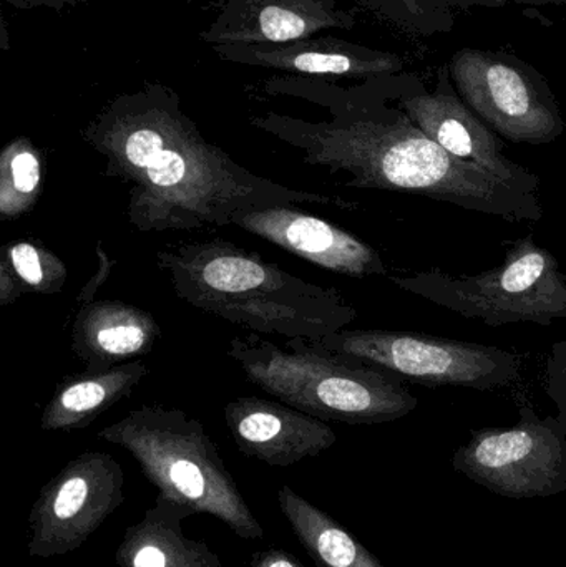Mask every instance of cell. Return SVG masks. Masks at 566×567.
Returning <instances> with one entry per match:
<instances>
[{"mask_svg":"<svg viewBox=\"0 0 566 567\" xmlns=\"http://www.w3.org/2000/svg\"><path fill=\"white\" fill-rule=\"evenodd\" d=\"M366 9L419 37L447 33L454 29L457 17L475 7L497 9L498 0H358Z\"/></svg>","mask_w":566,"mask_h":567,"instance_id":"7402d4cb","label":"cell"},{"mask_svg":"<svg viewBox=\"0 0 566 567\" xmlns=\"http://www.w3.org/2000/svg\"><path fill=\"white\" fill-rule=\"evenodd\" d=\"M308 342L394 373L404 382L425 386L494 392L512 385L521 377L522 362L517 353L449 337L344 329Z\"/></svg>","mask_w":566,"mask_h":567,"instance_id":"52a82bcc","label":"cell"},{"mask_svg":"<svg viewBox=\"0 0 566 567\" xmlns=\"http://www.w3.org/2000/svg\"><path fill=\"white\" fill-rule=\"evenodd\" d=\"M517 425L481 429L452 456L455 472L511 499L548 498L566 492V435L557 416L518 406Z\"/></svg>","mask_w":566,"mask_h":567,"instance_id":"9c48e42d","label":"cell"},{"mask_svg":"<svg viewBox=\"0 0 566 567\" xmlns=\"http://www.w3.org/2000/svg\"><path fill=\"white\" fill-rule=\"evenodd\" d=\"M354 23L336 0H229L202 40L209 45L289 43L321 30H351Z\"/></svg>","mask_w":566,"mask_h":567,"instance_id":"9a60e30c","label":"cell"},{"mask_svg":"<svg viewBox=\"0 0 566 567\" xmlns=\"http://www.w3.org/2000/svg\"><path fill=\"white\" fill-rule=\"evenodd\" d=\"M96 256H99V271H96V275L85 284L82 292H80V306H85V303L92 302L93 296L99 292L100 287H102L103 284L106 282V279L110 278V275H112L113 271V266H115V261H112L110 256L106 255L105 249H103L102 243L96 245Z\"/></svg>","mask_w":566,"mask_h":567,"instance_id":"cb8c5ba5","label":"cell"},{"mask_svg":"<svg viewBox=\"0 0 566 567\" xmlns=\"http://www.w3.org/2000/svg\"><path fill=\"white\" fill-rule=\"evenodd\" d=\"M2 2L20 10L50 9L62 12V10L70 9V7L82 6L89 0H2Z\"/></svg>","mask_w":566,"mask_h":567,"instance_id":"484cf974","label":"cell"},{"mask_svg":"<svg viewBox=\"0 0 566 567\" xmlns=\"http://www.w3.org/2000/svg\"><path fill=\"white\" fill-rule=\"evenodd\" d=\"M213 50L228 62L296 75L369 80L398 75L405 66L404 59L398 53L328 35L265 45H213Z\"/></svg>","mask_w":566,"mask_h":567,"instance_id":"5bb4252c","label":"cell"},{"mask_svg":"<svg viewBox=\"0 0 566 567\" xmlns=\"http://www.w3.org/2000/svg\"><path fill=\"white\" fill-rule=\"evenodd\" d=\"M502 6L505 3H522V6H566V0H498Z\"/></svg>","mask_w":566,"mask_h":567,"instance_id":"4316f807","label":"cell"},{"mask_svg":"<svg viewBox=\"0 0 566 567\" xmlns=\"http://www.w3.org/2000/svg\"><path fill=\"white\" fill-rule=\"evenodd\" d=\"M391 282L491 327L566 320V275L555 255L528 235L505 241L502 265L474 276L454 278L441 269L391 276Z\"/></svg>","mask_w":566,"mask_h":567,"instance_id":"8992f818","label":"cell"},{"mask_svg":"<svg viewBox=\"0 0 566 567\" xmlns=\"http://www.w3.org/2000/svg\"><path fill=\"white\" fill-rule=\"evenodd\" d=\"M82 138L102 156L105 175L126 186V218L140 233L225 228L236 213L271 206L359 209L341 196L288 188L248 172L206 142L178 93L163 83L113 96Z\"/></svg>","mask_w":566,"mask_h":567,"instance_id":"6da1fadb","label":"cell"},{"mask_svg":"<svg viewBox=\"0 0 566 567\" xmlns=\"http://www.w3.org/2000/svg\"><path fill=\"white\" fill-rule=\"evenodd\" d=\"M246 567H305V565L291 553L272 548L256 551Z\"/></svg>","mask_w":566,"mask_h":567,"instance_id":"d4e9b609","label":"cell"},{"mask_svg":"<svg viewBox=\"0 0 566 567\" xmlns=\"http://www.w3.org/2000/svg\"><path fill=\"white\" fill-rule=\"evenodd\" d=\"M399 75L352 89H322L325 122L268 112L249 120L259 132L301 153L306 165L346 175V188L409 193L508 223H538V195L518 192L471 163L449 155L395 105Z\"/></svg>","mask_w":566,"mask_h":567,"instance_id":"7a4b0ae2","label":"cell"},{"mask_svg":"<svg viewBox=\"0 0 566 567\" xmlns=\"http://www.w3.org/2000/svg\"><path fill=\"white\" fill-rule=\"evenodd\" d=\"M447 66L459 96L501 138L537 146L564 135L554 90L531 63L495 50L461 49Z\"/></svg>","mask_w":566,"mask_h":567,"instance_id":"ba28073f","label":"cell"},{"mask_svg":"<svg viewBox=\"0 0 566 567\" xmlns=\"http://www.w3.org/2000/svg\"><path fill=\"white\" fill-rule=\"evenodd\" d=\"M228 357L249 383L325 422L379 425L404 419L419 405L394 373L318 349L306 339L279 347L251 332L229 342Z\"/></svg>","mask_w":566,"mask_h":567,"instance_id":"277c9868","label":"cell"},{"mask_svg":"<svg viewBox=\"0 0 566 567\" xmlns=\"http://www.w3.org/2000/svg\"><path fill=\"white\" fill-rule=\"evenodd\" d=\"M547 393L557 405V420L566 435V339L552 346L547 362Z\"/></svg>","mask_w":566,"mask_h":567,"instance_id":"603a6c76","label":"cell"},{"mask_svg":"<svg viewBox=\"0 0 566 567\" xmlns=\"http://www.w3.org/2000/svg\"><path fill=\"white\" fill-rule=\"evenodd\" d=\"M150 369L143 360H132L102 372L69 377L56 386L40 416L43 432H75L92 425L106 410L128 399Z\"/></svg>","mask_w":566,"mask_h":567,"instance_id":"ac0fdd59","label":"cell"},{"mask_svg":"<svg viewBox=\"0 0 566 567\" xmlns=\"http://www.w3.org/2000/svg\"><path fill=\"white\" fill-rule=\"evenodd\" d=\"M45 179L42 152L27 136L10 140L0 153V218L16 221L29 215Z\"/></svg>","mask_w":566,"mask_h":567,"instance_id":"44dd1931","label":"cell"},{"mask_svg":"<svg viewBox=\"0 0 566 567\" xmlns=\"http://www.w3.org/2000/svg\"><path fill=\"white\" fill-rule=\"evenodd\" d=\"M96 436L128 452L159 493L188 506L195 515L218 518L248 542L265 536L198 419L150 403L99 430Z\"/></svg>","mask_w":566,"mask_h":567,"instance_id":"5b68a950","label":"cell"},{"mask_svg":"<svg viewBox=\"0 0 566 567\" xmlns=\"http://www.w3.org/2000/svg\"><path fill=\"white\" fill-rule=\"evenodd\" d=\"M125 475L109 453L85 452L43 485L29 515L32 558L49 559L82 548L125 502Z\"/></svg>","mask_w":566,"mask_h":567,"instance_id":"30bf717a","label":"cell"},{"mask_svg":"<svg viewBox=\"0 0 566 567\" xmlns=\"http://www.w3.org/2000/svg\"><path fill=\"white\" fill-rule=\"evenodd\" d=\"M162 339L152 312L122 300L80 306L72 326V350L89 372H102L148 353Z\"/></svg>","mask_w":566,"mask_h":567,"instance_id":"2e32d148","label":"cell"},{"mask_svg":"<svg viewBox=\"0 0 566 567\" xmlns=\"http://www.w3.org/2000/svg\"><path fill=\"white\" fill-rule=\"evenodd\" d=\"M156 265L179 300L259 336L322 339L358 317L339 290L302 281L225 239L176 243Z\"/></svg>","mask_w":566,"mask_h":567,"instance_id":"3957f363","label":"cell"},{"mask_svg":"<svg viewBox=\"0 0 566 567\" xmlns=\"http://www.w3.org/2000/svg\"><path fill=\"white\" fill-rule=\"evenodd\" d=\"M395 105L449 155L497 176L518 192L538 195L541 178L504 155V142L459 96L449 66L438 70L434 90L421 76L401 73Z\"/></svg>","mask_w":566,"mask_h":567,"instance_id":"8fae6325","label":"cell"},{"mask_svg":"<svg viewBox=\"0 0 566 567\" xmlns=\"http://www.w3.org/2000/svg\"><path fill=\"white\" fill-rule=\"evenodd\" d=\"M195 512L158 493L136 525L126 528L115 553L119 567H223L205 542L189 539L183 522Z\"/></svg>","mask_w":566,"mask_h":567,"instance_id":"e0dca14e","label":"cell"},{"mask_svg":"<svg viewBox=\"0 0 566 567\" xmlns=\"http://www.w3.org/2000/svg\"><path fill=\"white\" fill-rule=\"evenodd\" d=\"M66 278V266L43 243L35 239L9 243L0 252V306H10L25 293H59Z\"/></svg>","mask_w":566,"mask_h":567,"instance_id":"ffe728a7","label":"cell"},{"mask_svg":"<svg viewBox=\"0 0 566 567\" xmlns=\"http://www.w3.org/2000/svg\"><path fill=\"white\" fill-rule=\"evenodd\" d=\"M225 422L243 455L279 468L321 455L338 442L325 420L279 400L238 396L225 406Z\"/></svg>","mask_w":566,"mask_h":567,"instance_id":"4fadbf2b","label":"cell"},{"mask_svg":"<svg viewBox=\"0 0 566 567\" xmlns=\"http://www.w3.org/2000/svg\"><path fill=\"white\" fill-rule=\"evenodd\" d=\"M278 505L299 545L318 567H385L332 516L282 486Z\"/></svg>","mask_w":566,"mask_h":567,"instance_id":"d6986e66","label":"cell"},{"mask_svg":"<svg viewBox=\"0 0 566 567\" xmlns=\"http://www.w3.org/2000/svg\"><path fill=\"white\" fill-rule=\"evenodd\" d=\"M231 226L245 229L318 268L349 278L385 276L384 259L368 243L298 206H271L236 213Z\"/></svg>","mask_w":566,"mask_h":567,"instance_id":"7c38bea8","label":"cell"}]
</instances>
